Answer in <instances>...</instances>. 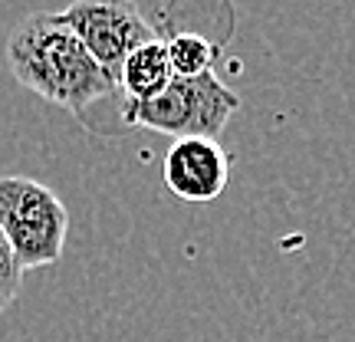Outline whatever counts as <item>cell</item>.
Returning a JSON list of instances; mask_svg holds the SVG:
<instances>
[{"mask_svg": "<svg viewBox=\"0 0 355 342\" xmlns=\"http://www.w3.org/2000/svg\"><path fill=\"white\" fill-rule=\"evenodd\" d=\"M3 56L20 86L66 112L79 115L86 105L119 92V83L89 56L60 13L24 17L7 37Z\"/></svg>", "mask_w": 355, "mask_h": 342, "instance_id": "obj_1", "label": "cell"}, {"mask_svg": "<svg viewBox=\"0 0 355 342\" xmlns=\"http://www.w3.org/2000/svg\"><path fill=\"white\" fill-rule=\"evenodd\" d=\"M0 234L24 270L60 264L69 234L63 198L26 175H0Z\"/></svg>", "mask_w": 355, "mask_h": 342, "instance_id": "obj_3", "label": "cell"}, {"mask_svg": "<svg viewBox=\"0 0 355 342\" xmlns=\"http://www.w3.org/2000/svg\"><path fill=\"white\" fill-rule=\"evenodd\" d=\"M171 63H168V50H165V40H145L139 43L135 50L125 56V63L119 66V92H125L128 105L132 102H141V99H152L155 92L171 83Z\"/></svg>", "mask_w": 355, "mask_h": 342, "instance_id": "obj_6", "label": "cell"}, {"mask_svg": "<svg viewBox=\"0 0 355 342\" xmlns=\"http://www.w3.org/2000/svg\"><path fill=\"white\" fill-rule=\"evenodd\" d=\"M241 109V96L227 89L214 73L204 76H171L152 99L125 105V126L162 132L171 139H220V132Z\"/></svg>", "mask_w": 355, "mask_h": 342, "instance_id": "obj_2", "label": "cell"}, {"mask_svg": "<svg viewBox=\"0 0 355 342\" xmlns=\"http://www.w3.org/2000/svg\"><path fill=\"white\" fill-rule=\"evenodd\" d=\"M165 50H168V63H171V73L175 76H204L211 73V66L217 63V46L201 33H175V37L165 40Z\"/></svg>", "mask_w": 355, "mask_h": 342, "instance_id": "obj_7", "label": "cell"}, {"mask_svg": "<svg viewBox=\"0 0 355 342\" xmlns=\"http://www.w3.org/2000/svg\"><path fill=\"white\" fill-rule=\"evenodd\" d=\"M24 287V266L17 260V254L10 250L7 237L0 234V313H7Z\"/></svg>", "mask_w": 355, "mask_h": 342, "instance_id": "obj_8", "label": "cell"}, {"mask_svg": "<svg viewBox=\"0 0 355 342\" xmlns=\"http://www.w3.org/2000/svg\"><path fill=\"white\" fill-rule=\"evenodd\" d=\"M162 181L188 204L217 201L230 181V155L220 139H175L162 162Z\"/></svg>", "mask_w": 355, "mask_h": 342, "instance_id": "obj_5", "label": "cell"}, {"mask_svg": "<svg viewBox=\"0 0 355 342\" xmlns=\"http://www.w3.org/2000/svg\"><path fill=\"white\" fill-rule=\"evenodd\" d=\"M60 20L112 79L128 53L155 37V26L141 17L135 0H73L60 10Z\"/></svg>", "mask_w": 355, "mask_h": 342, "instance_id": "obj_4", "label": "cell"}]
</instances>
